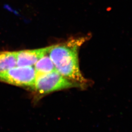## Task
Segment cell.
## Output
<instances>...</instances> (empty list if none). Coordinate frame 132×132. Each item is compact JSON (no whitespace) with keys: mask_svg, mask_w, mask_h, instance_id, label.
<instances>
[{"mask_svg":"<svg viewBox=\"0 0 132 132\" xmlns=\"http://www.w3.org/2000/svg\"><path fill=\"white\" fill-rule=\"evenodd\" d=\"M88 36L71 38L65 42L52 45L48 55L55 69L68 80L84 88L89 84L80 70L78 52L81 47L88 40Z\"/></svg>","mask_w":132,"mask_h":132,"instance_id":"obj_1","label":"cell"},{"mask_svg":"<svg viewBox=\"0 0 132 132\" xmlns=\"http://www.w3.org/2000/svg\"><path fill=\"white\" fill-rule=\"evenodd\" d=\"M73 88H81L80 85L68 80L55 70L36 77L32 89L41 97L53 92Z\"/></svg>","mask_w":132,"mask_h":132,"instance_id":"obj_2","label":"cell"},{"mask_svg":"<svg viewBox=\"0 0 132 132\" xmlns=\"http://www.w3.org/2000/svg\"><path fill=\"white\" fill-rule=\"evenodd\" d=\"M36 79L34 67L15 66L0 72V81L18 87L32 89Z\"/></svg>","mask_w":132,"mask_h":132,"instance_id":"obj_3","label":"cell"},{"mask_svg":"<svg viewBox=\"0 0 132 132\" xmlns=\"http://www.w3.org/2000/svg\"><path fill=\"white\" fill-rule=\"evenodd\" d=\"M52 46L38 49L16 52V65L20 67H33L43 56L49 53Z\"/></svg>","mask_w":132,"mask_h":132,"instance_id":"obj_4","label":"cell"},{"mask_svg":"<svg viewBox=\"0 0 132 132\" xmlns=\"http://www.w3.org/2000/svg\"><path fill=\"white\" fill-rule=\"evenodd\" d=\"M34 68L36 77L46 75L56 70L48 53L40 58L34 65Z\"/></svg>","mask_w":132,"mask_h":132,"instance_id":"obj_5","label":"cell"},{"mask_svg":"<svg viewBox=\"0 0 132 132\" xmlns=\"http://www.w3.org/2000/svg\"><path fill=\"white\" fill-rule=\"evenodd\" d=\"M16 66V52H0V72Z\"/></svg>","mask_w":132,"mask_h":132,"instance_id":"obj_6","label":"cell"}]
</instances>
